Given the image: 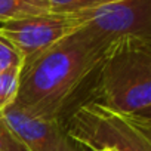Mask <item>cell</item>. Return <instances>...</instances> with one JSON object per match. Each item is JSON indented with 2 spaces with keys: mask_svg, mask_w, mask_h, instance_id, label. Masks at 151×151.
<instances>
[{
  "mask_svg": "<svg viewBox=\"0 0 151 151\" xmlns=\"http://www.w3.org/2000/svg\"><path fill=\"white\" fill-rule=\"evenodd\" d=\"M50 12L56 14H71L89 8H96L101 5L119 2V0H47Z\"/></svg>",
  "mask_w": 151,
  "mask_h": 151,
  "instance_id": "obj_9",
  "label": "cell"
},
{
  "mask_svg": "<svg viewBox=\"0 0 151 151\" xmlns=\"http://www.w3.org/2000/svg\"><path fill=\"white\" fill-rule=\"evenodd\" d=\"M77 27L79 22L73 12H47L0 24V37L8 40L27 64L74 33Z\"/></svg>",
  "mask_w": 151,
  "mask_h": 151,
  "instance_id": "obj_5",
  "label": "cell"
},
{
  "mask_svg": "<svg viewBox=\"0 0 151 151\" xmlns=\"http://www.w3.org/2000/svg\"><path fill=\"white\" fill-rule=\"evenodd\" d=\"M93 151H119V150L114 148V147H102V148H98V150H93Z\"/></svg>",
  "mask_w": 151,
  "mask_h": 151,
  "instance_id": "obj_12",
  "label": "cell"
},
{
  "mask_svg": "<svg viewBox=\"0 0 151 151\" xmlns=\"http://www.w3.org/2000/svg\"><path fill=\"white\" fill-rule=\"evenodd\" d=\"M73 14L77 31L104 52L120 39L151 33V0H119Z\"/></svg>",
  "mask_w": 151,
  "mask_h": 151,
  "instance_id": "obj_4",
  "label": "cell"
},
{
  "mask_svg": "<svg viewBox=\"0 0 151 151\" xmlns=\"http://www.w3.org/2000/svg\"><path fill=\"white\" fill-rule=\"evenodd\" d=\"M150 117L123 113L91 101L71 116L67 133L88 151L114 147L119 151H151Z\"/></svg>",
  "mask_w": 151,
  "mask_h": 151,
  "instance_id": "obj_3",
  "label": "cell"
},
{
  "mask_svg": "<svg viewBox=\"0 0 151 151\" xmlns=\"http://www.w3.org/2000/svg\"><path fill=\"white\" fill-rule=\"evenodd\" d=\"M104 50L76 30L22 65L12 105L40 117H59L68 98L98 68Z\"/></svg>",
  "mask_w": 151,
  "mask_h": 151,
  "instance_id": "obj_1",
  "label": "cell"
},
{
  "mask_svg": "<svg viewBox=\"0 0 151 151\" xmlns=\"http://www.w3.org/2000/svg\"><path fill=\"white\" fill-rule=\"evenodd\" d=\"M24 59L19 52L3 37H0V73L14 68H22Z\"/></svg>",
  "mask_w": 151,
  "mask_h": 151,
  "instance_id": "obj_10",
  "label": "cell"
},
{
  "mask_svg": "<svg viewBox=\"0 0 151 151\" xmlns=\"http://www.w3.org/2000/svg\"><path fill=\"white\" fill-rule=\"evenodd\" d=\"M50 12L47 0H0V24Z\"/></svg>",
  "mask_w": 151,
  "mask_h": 151,
  "instance_id": "obj_7",
  "label": "cell"
},
{
  "mask_svg": "<svg viewBox=\"0 0 151 151\" xmlns=\"http://www.w3.org/2000/svg\"><path fill=\"white\" fill-rule=\"evenodd\" d=\"M0 151H27V148L8 129L2 119H0Z\"/></svg>",
  "mask_w": 151,
  "mask_h": 151,
  "instance_id": "obj_11",
  "label": "cell"
},
{
  "mask_svg": "<svg viewBox=\"0 0 151 151\" xmlns=\"http://www.w3.org/2000/svg\"><path fill=\"white\" fill-rule=\"evenodd\" d=\"M93 101L114 110L150 117L151 37L130 36L111 43L99 62Z\"/></svg>",
  "mask_w": 151,
  "mask_h": 151,
  "instance_id": "obj_2",
  "label": "cell"
},
{
  "mask_svg": "<svg viewBox=\"0 0 151 151\" xmlns=\"http://www.w3.org/2000/svg\"><path fill=\"white\" fill-rule=\"evenodd\" d=\"M0 119L27 151H79L58 117H40L11 105Z\"/></svg>",
  "mask_w": 151,
  "mask_h": 151,
  "instance_id": "obj_6",
  "label": "cell"
},
{
  "mask_svg": "<svg viewBox=\"0 0 151 151\" xmlns=\"http://www.w3.org/2000/svg\"><path fill=\"white\" fill-rule=\"evenodd\" d=\"M21 70L22 68H14L0 73V114L15 102Z\"/></svg>",
  "mask_w": 151,
  "mask_h": 151,
  "instance_id": "obj_8",
  "label": "cell"
}]
</instances>
